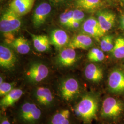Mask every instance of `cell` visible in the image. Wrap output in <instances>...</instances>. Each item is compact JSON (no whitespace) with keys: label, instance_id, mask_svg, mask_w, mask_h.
<instances>
[{"label":"cell","instance_id":"obj_1","mask_svg":"<svg viewBox=\"0 0 124 124\" xmlns=\"http://www.w3.org/2000/svg\"><path fill=\"white\" fill-rule=\"evenodd\" d=\"M98 98L92 94H85L76 104L74 111L76 115L85 122L95 119L98 110Z\"/></svg>","mask_w":124,"mask_h":124},{"label":"cell","instance_id":"obj_2","mask_svg":"<svg viewBox=\"0 0 124 124\" xmlns=\"http://www.w3.org/2000/svg\"><path fill=\"white\" fill-rule=\"evenodd\" d=\"M124 110V103L118 99L108 97L103 101L101 115L106 119H115L121 115Z\"/></svg>","mask_w":124,"mask_h":124},{"label":"cell","instance_id":"obj_3","mask_svg":"<svg viewBox=\"0 0 124 124\" xmlns=\"http://www.w3.org/2000/svg\"><path fill=\"white\" fill-rule=\"evenodd\" d=\"M20 17L10 9L7 10L0 18V31L5 34L18 31L22 25Z\"/></svg>","mask_w":124,"mask_h":124},{"label":"cell","instance_id":"obj_4","mask_svg":"<svg viewBox=\"0 0 124 124\" xmlns=\"http://www.w3.org/2000/svg\"><path fill=\"white\" fill-rule=\"evenodd\" d=\"M41 111L36 104L26 102L20 107L18 116L23 122L27 124H35L41 118Z\"/></svg>","mask_w":124,"mask_h":124},{"label":"cell","instance_id":"obj_5","mask_svg":"<svg viewBox=\"0 0 124 124\" xmlns=\"http://www.w3.org/2000/svg\"><path fill=\"white\" fill-rule=\"evenodd\" d=\"M59 92L63 99L68 102L71 101L80 94V84L74 78H67L62 81L59 86Z\"/></svg>","mask_w":124,"mask_h":124},{"label":"cell","instance_id":"obj_6","mask_svg":"<svg viewBox=\"0 0 124 124\" xmlns=\"http://www.w3.org/2000/svg\"><path fill=\"white\" fill-rule=\"evenodd\" d=\"M49 69L42 63L32 64L26 72V76L29 81L34 83H39L46 79L49 75Z\"/></svg>","mask_w":124,"mask_h":124},{"label":"cell","instance_id":"obj_7","mask_svg":"<svg viewBox=\"0 0 124 124\" xmlns=\"http://www.w3.org/2000/svg\"><path fill=\"white\" fill-rule=\"evenodd\" d=\"M52 11L51 5L47 2H42L38 5L35 9L32 22L34 27L39 28L44 24Z\"/></svg>","mask_w":124,"mask_h":124},{"label":"cell","instance_id":"obj_8","mask_svg":"<svg viewBox=\"0 0 124 124\" xmlns=\"http://www.w3.org/2000/svg\"><path fill=\"white\" fill-rule=\"evenodd\" d=\"M108 86L114 93H124V72L119 69L112 71L108 77Z\"/></svg>","mask_w":124,"mask_h":124},{"label":"cell","instance_id":"obj_9","mask_svg":"<svg viewBox=\"0 0 124 124\" xmlns=\"http://www.w3.org/2000/svg\"><path fill=\"white\" fill-rule=\"evenodd\" d=\"M81 28L83 33L96 39H99L104 36L98 19L95 18L90 17L86 19Z\"/></svg>","mask_w":124,"mask_h":124},{"label":"cell","instance_id":"obj_10","mask_svg":"<svg viewBox=\"0 0 124 124\" xmlns=\"http://www.w3.org/2000/svg\"><path fill=\"white\" fill-rule=\"evenodd\" d=\"M17 58L13 50L3 45L0 46V65L5 69L10 70L14 67Z\"/></svg>","mask_w":124,"mask_h":124},{"label":"cell","instance_id":"obj_11","mask_svg":"<svg viewBox=\"0 0 124 124\" xmlns=\"http://www.w3.org/2000/svg\"><path fill=\"white\" fill-rule=\"evenodd\" d=\"M36 0H13L9 5V9L19 16H22L30 12Z\"/></svg>","mask_w":124,"mask_h":124},{"label":"cell","instance_id":"obj_12","mask_svg":"<svg viewBox=\"0 0 124 124\" xmlns=\"http://www.w3.org/2000/svg\"><path fill=\"white\" fill-rule=\"evenodd\" d=\"M51 44L53 45L56 49H62L68 45L70 40V37L64 31L55 29L52 31L50 37Z\"/></svg>","mask_w":124,"mask_h":124},{"label":"cell","instance_id":"obj_13","mask_svg":"<svg viewBox=\"0 0 124 124\" xmlns=\"http://www.w3.org/2000/svg\"><path fill=\"white\" fill-rule=\"evenodd\" d=\"M34 95L37 102L44 107L51 106L54 101V97L51 91L48 88L39 87L36 89Z\"/></svg>","mask_w":124,"mask_h":124},{"label":"cell","instance_id":"obj_14","mask_svg":"<svg viewBox=\"0 0 124 124\" xmlns=\"http://www.w3.org/2000/svg\"><path fill=\"white\" fill-rule=\"evenodd\" d=\"M98 20L103 33H105L110 30L114 25L115 15L114 13L108 11H100L97 14Z\"/></svg>","mask_w":124,"mask_h":124},{"label":"cell","instance_id":"obj_15","mask_svg":"<svg viewBox=\"0 0 124 124\" xmlns=\"http://www.w3.org/2000/svg\"><path fill=\"white\" fill-rule=\"evenodd\" d=\"M93 44L92 37L84 33L75 36L68 44L69 47L73 49L87 50Z\"/></svg>","mask_w":124,"mask_h":124},{"label":"cell","instance_id":"obj_16","mask_svg":"<svg viewBox=\"0 0 124 124\" xmlns=\"http://www.w3.org/2000/svg\"><path fill=\"white\" fill-rule=\"evenodd\" d=\"M75 50L68 47L61 50L57 58L58 64L62 67L72 66L77 59L76 53Z\"/></svg>","mask_w":124,"mask_h":124},{"label":"cell","instance_id":"obj_17","mask_svg":"<svg viewBox=\"0 0 124 124\" xmlns=\"http://www.w3.org/2000/svg\"><path fill=\"white\" fill-rule=\"evenodd\" d=\"M23 91L19 88H14L9 93L2 97L0 101L2 108H6L13 105L21 98Z\"/></svg>","mask_w":124,"mask_h":124},{"label":"cell","instance_id":"obj_18","mask_svg":"<svg viewBox=\"0 0 124 124\" xmlns=\"http://www.w3.org/2000/svg\"><path fill=\"white\" fill-rule=\"evenodd\" d=\"M84 73L85 78L93 82H98L103 77L102 69L94 63H90L86 66Z\"/></svg>","mask_w":124,"mask_h":124},{"label":"cell","instance_id":"obj_19","mask_svg":"<svg viewBox=\"0 0 124 124\" xmlns=\"http://www.w3.org/2000/svg\"><path fill=\"white\" fill-rule=\"evenodd\" d=\"M32 37L34 47L36 51L44 52L50 48V40L49 37L46 35H36L30 34Z\"/></svg>","mask_w":124,"mask_h":124},{"label":"cell","instance_id":"obj_20","mask_svg":"<svg viewBox=\"0 0 124 124\" xmlns=\"http://www.w3.org/2000/svg\"><path fill=\"white\" fill-rule=\"evenodd\" d=\"M76 7L88 12H93L102 6V0H75Z\"/></svg>","mask_w":124,"mask_h":124},{"label":"cell","instance_id":"obj_21","mask_svg":"<svg viewBox=\"0 0 124 124\" xmlns=\"http://www.w3.org/2000/svg\"><path fill=\"white\" fill-rule=\"evenodd\" d=\"M50 124H70V112L63 109L55 113L52 116Z\"/></svg>","mask_w":124,"mask_h":124},{"label":"cell","instance_id":"obj_22","mask_svg":"<svg viewBox=\"0 0 124 124\" xmlns=\"http://www.w3.org/2000/svg\"><path fill=\"white\" fill-rule=\"evenodd\" d=\"M11 46L18 53L21 54H27L31 50L28 40L23 36L16 38L12 43Z\"/></svg>","mask_w":124,"mask_h":124},{"label":"cell","instance_id":"obj_23","mask_svg":"<svg viewBox=\"0 0 124 124\" xmlns=\"http://www.w3.org/2000/svg\"><path fill=\"white\" fill-rule=\"evenodd\" d=\"M111 52L115 58L118 59L124 58V37L120 36L115 40Z\"/></svg>","mask_w":124,"mask_h":124},{"label":"cell","instance_id":"obj_24","mask_svg":"<svg viewBox=\"0 0 124 124\" xmlns=\"http://www.w3.org/2000/svg\"><path fill=\"white\" fill-rule=\"evenodd\" d=\"M87 57L90 61L101 62L104 59V54L102 50L98 48H93L89 51Z\"/></svg>","mask_w":124,"mask_h":124},{"label":"cell","instance_id":"obj_25","mask_svg":"<svg viewBox=\"0 0 124 124\" xmlns=\"http://www.w3.org/2000/svg\"><path fill=\"white\" fill-rule=\"evenodd\" d=\"M113 37L111 35H106L102 37L100 41L101 49L103 52H111L113 48L114 43H113Z\"/></svg>","mask_w":124,"mask_h":124},{"label":"cell","instance_id":"obj_26","mask_svg":"<svg viewBox=\"0 0 124 124\" xmlns=\"http://www.w3.org/2000/svg\"><path fill=\"white\" fill-rule=\"evenodd\" d=\"M74 10L66 11L60 15L59 22L62 26L68 27L72 21Z\"/></svg>","mask_w":124,"mask_h":124},{"label":"cell","instance_id":"obj_27","mask_svg":"<svg viewBox=\"0 0 124 124\" xmlns=\"http://www.w3.org/2000/svg\"><path fill=\"white\" fill-rule=\"evenodd\" d=\"M16 83L15 82H3L0 84V96L3 97L5 95L9 93L14 88Z\"/></svg>","mask_w":124,"mask_h":124},{"label":"cell","instance_id":"obj_28","mask_svg":"<svg viewBox=\"0 0 124 124\" xmlns=\"http://www.w3.org/2000/svg\"><path fill=\"white\" fill-rule=\"evenodd\" d=\"M85 15L84 12L80 9L74 10V14L72 21H77L82 23L84 19Z\"/></svg>","mask_w":124,"mask_h":124},{"label":"cell","instance_id":"obj_29","mask_svg":"<svg viewBox=\"0 0 124 124\" xmlns=\"http://www.w3.org/2000/svg\"><path fill=\"white\" fill-rule=\"evenodd\" d=\"M81 23L79 22H77V21H72L70 24L69 25V26H68V28L71 29V30H76L78 28H79V27H80V24Z\"/></svg>","mask_w":124,"mask_h":124},{"label":"cell","instance_id":"obj_30","mask_svg":"<svg viewBox=\"0 0 124 124\" xmlns=\"http://www.w3.org/2000/svg\"><path fill=\"white\" fill-rule=\"evenodd\" d=\"M53 4L56 5L62 4L66 2L67 0H50Z\"/></svg>","mask_w":124,"mask_h":124},{"label":"cell","instance_id":"obj_31","mask_svg":"<svg viewBox=\"0 0 124 124\" xmlns=\"http://www.w3.org/2000/svg\"><path fill=\"white\" fill-rule=\"evenodd\" d=\"M0 124H11L8 120L6 117H3L2 119H1Z\"/></svg>","mask_w":124,"mask_h":124},{"label":"cell","instance_id":"obj_32","mask_svg":"<svg viewBox=\"0 0 124 124\" xmlns=\"http://www.w3.org/2000/svg\"><path fill=\"white\" fill-rule=\"evenodd\" d=\"M121 25L124 30V13L122 15L121 18Z\"/></svg>","mask_w":124,"mask_h":124},{"label":"cell","instance_id":"obj_33","mask_svg":"<svg viewBox=\"0 0 124 124\" xmlns=\"http://www.w3.org/2000/svg\"><path fill=\"white\" fill-rule=\"evenodd\" d=\"M3 82H4V81H3V78H2V77L1 76H0V84H2Z\"/></svg>","mask_w":124,"mask_h":124},{"label":"cell","instance_id":"obj_34","mask_svg":"<svg viewBox=\"0 0 124 124\" xmlns=\"http://www.w3.org/2000/svg\"><path fill=\"white\" fill-rule=\"evenodd\" d=\"M122 0V1H123L124 2V0Z\"/></svg>","mask_w":124,"mask_h":124},{"label":"cell","instance_id":"obj_35","mask_svg":"<svg viewBox=\"0 0 124 124\" xmlns=\"http://www.w3.org/2000/svg\"></svg>","mask_w":124,"mask_h":124}]
</instances>
